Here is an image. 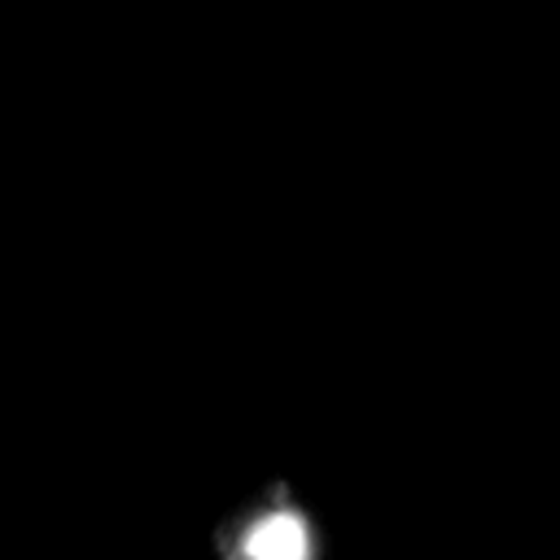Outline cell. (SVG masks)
I'll list each match as a JSON object with an SVG mask.
<instances>
[{"mask_svg":"<svg viewBox=\"0 0 560 560\" xmlns=\"http://www.w3.org/2000/svg\"><path fill=\"white\" fill-rule=\"evenodd\" d=\"M249 560H311V534L298 516H267L245 542Z\"/></svg>","mask_w":560,"mask_h":560,"instance_id":"cell-1","label":"cell"}]
</instances>
